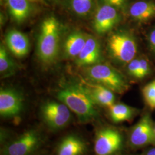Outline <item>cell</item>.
<instances>
[{
	"label": "cell",
	"mask_w": 155,
	"mask_h": 155,
	"mask_svg": "<svg viewBox=\"0 0 155 155\" xmlns=\"http://www.w3.org/2000/svg\"><path fill=\"white\" fill-rule=\"evenodd\" d=\"M58 98L77 116L81 122L90 121L97 116L96 104L83 85H67L59 90Z\"/></svg>",
	"instance_id": "1"
},
{
	"label": "cell",
	"mask_w": 155,
	"mask_h": 155,
	"mask_svg": "<svg viewBox=\"0 0 155 155\" xmlns=\"http://www.w3.org/2000/svg\"><path fill=\"white\" fill-rule=\"evenodd\" d=\"M60 40V24L55 17H49L42 23L38 42V54L45 63L54 61L58 55Z\"/></svg>",
	"instance_id": "2"
},
{
	"label": "cell",
	"mask_w": 155,
	"mask_h": 155,
	"mask_svg": "<svg viewBox=\"0 0 155 155\" xmlns=\"http://www.w3.org/2000/svg\"><path fill=\"white\" fill-rule=\"evenodd\" d=\"M86 71L90 79L95 83L100 84L113 92L122 94L128 87L122 75L109 65L95 64L87 67Z\"/></svg>",
	"instance_id": "3"
},
{
	"label": "cell",
	"mask_w": 155,
	"mask_h": 155,
	"mask_svg": "<svg viewBox=\"0 0 155 155\" xmlns=\"http://www.w3.org/2000/svg\"><path fill=\"white\" fill-rule=\"evenodd\" d=\"M108 47L111 55L117 61L129 63L137 54V45L132 36L125 32L111 35L108 40Z\"/></svg>",
	"instance_id": "4"
},
{
	"label": "cell",
	"mask_w": 155,
	"mask_h": 155,
	"mask_svg": "<svg viewBox=\"0 0 155 155\" xmlns=\"http://www.w3.org/2000/svg\"><path fill=\"white\" fill-rule=\"evenodd\" d=\"M41 114L45 124L52 130H59L66 127L71 118L69 108L63 103L55 101L45 104Z\"/></svg>",
	"instance_id": "5"
},
{
	"label": "cell",
	"mask_w": 155,
	"mask_h": 155,
	"mask_svg": "<svg viewBox=\"0 0 155 155\" xmlns=\"http://www.w3.org/2000/svg\"><path fill=\"white\" fill-rule=\"evenodd\" d=\"M40 141L38 132L29 130L7 144L2 155H30L36 150Z\"/></svg>",
	"instance_id": "6"
},
{
	"label": "cell",
	"mask_w": 155,
	"mask_h": 155,
	"mask_svg": "<svg viewBox=\"0 0 155 155\" xmlns=\"http://www.w3.org/2000/svg\"><path fill=\"white\" fill-rule=\"evenodd\" d=\"M123 139L118 131L106 128L99 131L95 137L94 150L97 155H111L121 150Z\"/></svg>",
	"instance_id": "7"
},
{
	"label": "cell",
	"mask_w": 155,
	"mask_h": 155,
	"mask_svg": "<svg viewBox=\"0 0 155 155\" xmlns=\"http://www.w3.org/2000/svg\"><path fill=\"white\" fill-rule=\"evenodd\" d=\"M130 142L134 147H141L155 143L154 127L149 114H145L133 127Z\"/></svg>",
	"instance_id": "8"
},
{
	"label": "cell",
	"mask_w": 155,
	"mask_h": 155,
	"mask_svg": "<svg viewBox=\"0 0 155 155\" xmlns=\"http://www.w3.org/2000/svg\"><path fill=\"white\" fill-rule=\"evenodd\" d=\"M120 18L118 9L113 6L103 4L97 9L94 20V28L98 34L110 31Z\"/></svg>",
	"instance_id": "9"
},
{
	"label": "cell",
	"mask_w": 155,
	"mask_h": 155,
	"mask_svg": "<svg viewBox=\"0 0 155 155\" xmlns=\"http://www.w3.org/2000/svg\"><path fill=\"white\" fill-rule=\"evenodd\" d=\"M23 103L20 94L10 89H1L0 91V114L10 118L17 116L22 110Z\"/></svg>",
	"instance_id": "10"
},
{
	"label": "cell",
	"mask_w": 155,
	"mask_h": 155,
	"mask_svg": "<svg viewBox=\"0 0 155 155\" xmlns=\"http://www.w3.org/2000/svg\"><path fill=\"white\" fill-rule=\"evenodd\" d=\"M127 13L134 21L147 22L155 19V0H132Z\"/></svg>",
	"instance_id": "11"
},
{
	"label": "cell",
	"mask_w": 155,
	"mask_h": 155,
	"mask_svg": "<svg viewBox=\"0 0 155 155\" xmlns=\"http://www.w3.org/2000/svg\"><path fill=\"white\" fill-rule=\"evenodd\" d=\"M101 47L98 40L91 36H88L86 43L77 58V63L80 66L93 65L101 59Z\"/></svg>",
	"instance_id": "12"
},
{
	"label": "cell",
	"mask_w": 155,
	"mask_h": 155,
	"mask_svg": "<svg viewBox=\"0 0 155 155\" xmlns=\"http://www.w3.org/2000/svg\"><path fill=\"white\" fill-rule=\"evenodd\" d=\"M6 41L8 48L17 57L22 58L28 54L29 41L24 33L16 29L12 30L7 34Z\"/></svg>",
	"instance_id": "13"
},
{
	"label": "cell",
	"mask_w": 155,
	"mask_h": 155,
	"mask_svg": "<svg viewBox=\"0 0 155 155\" xmlns=\"http://www.w3.org/2000/svg\"><path fill=\"white\" fill-rule=\"evenodd\" d=\"M83 86L87 90L96 104L109 107L114 104L115 96L110 89L97 83L84 82Z\"/></svg>",
	"instance_id": "14"
},
{
	"label": "cell",
	"mask_w": 155,
	"mask_h": 155,
	"mask_svg": "<svg viewBox=\"0 0 155 155\" xmlns=\"http://www.w3.org/2000/svg\"><path fill=\"white\" fill-rule=\"evenodd\" d=\"M86 145L83 140L76 135H69L59 145L56 155H83Z\"/></svg>",
	"instance_id": "15"
},
{
	"label": "cell",
	"mask_w": 155,
	"mask_h": 155,
	"mask_svg": "<svg viewBox=\"0 0 155 155\" xmlns=\"http://www.w3.org/2000/svg\"><path fill=\"white\" fill-rule=\"evenodd\" d=\"M87 36L81 32L71 33L64 43V51L67 56L77 58L86 43Z\"/></svg>",
	"instance_id": "16"
},
{
	"label": "cell",
	"mask_w": 155,
	"mask_h": 155,
	"mask_svg": "<svg viewBox=\"0 0 155 155\" xmlns=\"http://www.w3.org/2000/svg\"><path fill=\"white\" fill-rule=\"evenodd\" d=\"M12 18L17 22L24 21L29 16L31 6L29 0H6Z\"/></svg>",
	"instance_id": "17"
},
{
	"label": "cell",
	"mask_w": 155,
	"mask_h": 155,
	"mask_svg": "<svg viewBox=\"0 0 155 155\" xmlns=\"http://www.w3.org/2000/svg\"><path fill=\"white\" fill-rule=\"evenodd\" d=\"M109 108L111 119L116 123L128 121L134 114L133 108L123 104H113Z\"/></svg>",
	"instance_id": "18"
},
{
	"label": "cell",
	"mask_w": 155,
	"mask_h": 155,
	"mask_svg": "<svg viewBox=\"0 0 155 155\" xmlns=\"http://www.w3.org/2000/svg\"><path fill=\"white\" fill-rule=\"evenodd\" d=\"M15 68L14 63L4 46L0 48V72L3 75L11 74Z\"/></svg>",
	"instance_id": "19"
},
{
	"label": "cell",
	"mask_w": 155,
	"mask_h": 155,
	"mask_svg": "<svg viewBox=\"0 0 155 155\" xmlns=\"http://www.w3.org/2000/svg\"><path fill=\"white\" fill-rule=\"evenodd\" d=\"M93 0H71L72 11L79 16H84L91 11Z\"/></svg>",
	"instance_id": "20"
},
{
	"label": "cell",
	"mask_w": 155,
	"mask_h": 155,
	"mask_svg": "<svg viewBox=\"0 0 155 155\" xmlns=\"http://www.w3.org/2000/svg\"><path fill=\"white\" fill-rule=\"evenodd\" d=\"M142 93L146 104L151 109H155V80L144 86Z\"/></svg>",
	"instance_id": "21"
},
{
	"label": "cell",
	"mask_w": 155,
	"mask_h": 155,
	"mask_svg": "<svg viewBox=\"0 0 155 155\" xmlns=\"http://www.w3.org/2000/svg\"><path fill=\"white\" fill-rule=\"evenodd\" d=\"M127 71L133 77L140 79V59H134L128 63Z\"/></svg>",
	"instance_id": "22"
},
{
	"label": "cell",
	"mask_w": 155,
	"mask_h": 155,
	"mask_svg": "<svg viewBox=\"0 0 155 155\" xmlns=\"http://www.w3.org/2000/svg\"><path fill=\"white\" fill-rule=\"evenodd\" d=\"M104 4L115 7L117 9H124L127 8L130 1L129 0H103Z\"/></svg>",
	"instance_id": "23"
},
{
	"label": "cell",
	"mask_w": 155,
	"mask_h": 155,
	"mask_svg": "<svg viewBox=\"0 0 155 155\" xmlns=\"http://www.w3.org/2000/svg\"><path fill=\"white\" fill-rule=\"evenodd\" d=\"M149 41L150 47H152V50L155 52V29L150 33Z\"/></svg>",
	"instance_id": "24"
},
{
	"label": "cell",
	"mask_w": 155,
	"mask_h": 155,
	"mask_svg": "<svg viewBox=\"0 0 155 155\" xmlns=\"http://www.w3.org/2000/svg\"><path fill=\"white\" fill-rule=\"evenodd\" d=\"M146 155H155V148L149 150L147 152Z\"/></svg>",
	"instance_id": "25"
},
{
	"label": "cell",
	"mask_w": 155,
	"mask_h": 155,
	"mask_svg": "<svg viewBox=\"0 0 155 155\" xmlns=\"http://www.w3.org/2000/svg\"><path fill=\"white\" fill-rule=\"evenodd\" d=\"M30 2H38L39 0H29Z\"/></svg>",
	"instance_id": "26"
},
{
	"label": "cell",
	"mask_w": 155,
	"mask_h": 155,
	"mask_svg": "<svg viewBox=\"0 0 155 155\" xmlns=\"http://www.w3.org/2000/svg\"><path fill=\"white\" fill-rule=\"evenodd\" d=\"M154 131H155V127H154Z\"/></svg>",
	"instance_id": "27"
}]
</instances>
